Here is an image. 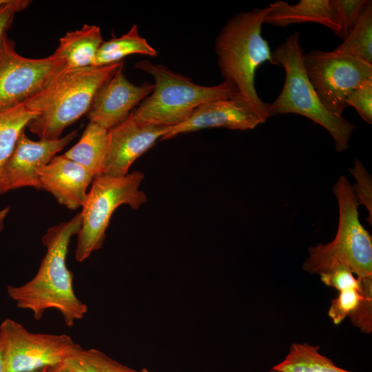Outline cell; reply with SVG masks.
I'll return each instance as SVG.
<instances>
[{"label":"cell","mask_w":372,"mask_h":372,"mask_svg":"<svg viewBox=\"0 0 372 372\" xmlns=\"http://www.w3.org/2000/svg\"><path fill=\"white\" fill-rule=\"evenodd\" d=\"M123 68V63L99 87L87 113L90 122L107 130L125 121L154 87V83L147 82L133 84Z\"/></svg>","instance_id":"7c38bea8"},{"label":"cell","mask_w":372,"mask_h":372,"mask_svg":"<svg viewBox=\"0 0 372 372\" xmlns=\"http://www.w3.org/2000/svg\"><path fill=\"white\" fill-rule=\"evenodd\" d=\"M42 189L50 192L61 205L74 210L82 207L87 189L94 177L83 167L55 156L38 172Z\"/></svg>","instance_id":"9a60e30c"},{"label":"cell","mask_w":372,"mask_h":372,"mask_svg":"<svg viewBox=\"0 0 372 372\" xmlns=\"http://www.w3.org/2000/svg\"><path fill=\"white\" fill-rule=\"evenodd\" d=\"M38 114L26 106L25 101L0 111V177L21 133Z\"/></svg>","instance_id":"44dd1931"},{"label":"cell","mask_w":372,"mask_h":372,"mask_svg":"<svg viewBox=\"0 0 372 372\" xmlns=\"http://www.w3.org/2000/svg\"><path fill=\"white\" fill-rule=\"evenodd\" d=\"M265 23L276 27L313 22L331 29L337 36L339 32L331 0H301L295 5L276 1L269 5Z\"/></svg>","instance_id":"2e32d148"},{"label":"cell","mask_w":372,"mask_h":372,"mask_svg":"<svg viewBox=\"0 0 372 372\" xmlns=\"http://www.w3.org/2000/svg\"><path fill=\"white\" fill-rule=\"evenodd\" d=\"M307 76L320 101L333 114L342 116L347 95L372 81V64L335 51L312 50L304 54Z\"/></svg>","instance_id":"ba28073f"},{"label":"cell","mask_w":372,"mask_h":372,"mask_svg":"<svg viewBox=\"0 0 372 372\" xmlns=\"http://www.w3.org/2000/svg\"><path fill=\"white\" fill-rule=\"evenodd\" d=\"M108 147V130L89 122L79 141L63 155L85 168L94 178L102 175Z\"/></svg>","instance_id":"ac0fdd59"},{"label":"cell","mask_w":372,"mask_h":372,"mask_svg":"<svg viewBox=\"0 0 372 372\" xmlns=\"http://www.w3.org/2000/svg\"><path fill=\"white\" fill-rule=\"evenodd\" d=\"M338 292V297L332 300L328 311L329 316L335 325L340 324L349 317L360 304L362 296L361 282L358 287L340 290Z\"/></svg>","instance_id":"d4e9b609"},{"label":"cell","mask_w":372,"mask_h":372,"mask_svg":"<svg viewBox=\"0 0 372 372\" xmlns=\"http://www.w3.org/2000/svg\"><path fill=\"white\" fill-rule=\"evenodd\" d=\"M103 42L99 26L84 24L81 29L68 32L61 37L52 54L63 61L65 70L93 66Z\"/></svg>","instance_id":"e0dca14e"},{"label":"cell","mask_w":372,"mask_h":372,"mask_svg":"<svg viewBox=\"0 0 372 372\" xmlns=\"http://www.w3.org/2000/svg\"><path fill=\"white\" fill-rule=\"evenodd\" d=\"M304 54L298 32L271 52V63L282 66L285 78L280 93L269 105V116L284 114L306 116L324 127L333 137L335 149L342 152L348 149L355 126L342 116L333 114L320 101L307 76Z\"/></svg>","instance_id":"5b68a950"},{"label":"cell","mask_w":372,"mask_h":372,"mask_svg":"<svg viewBox=\"0 0 372 372\" xmlns=\"http://www.w3.org/2000/svg\"><path fill=\"white\" fill-rule=\"evenodd\" d=\"M0 372H5V349L0 336Z\"/></svg>","instance_id":"4dcf8cb0"},{"label":"cell","mask_w":372,"mask_h":372,"mask_svg":"<svg viewBox=\"0 0 372 372\" xmlns=\"http://www.w3.org/2000/svg\"><path fill=\"white\" fill-rule=\"evenodd\" d=\"M145 175L134 171L121 176L101 175L92 183L80 213L81 227L77 234L75 259L81 262L103 246L112 215L126 204L136 209L147 200L139 189Z\"/></svg>","instance_id":"52a82bcc"},{"label":"cell","mask_w":372,"mask_h":372,"mask_svg":"<svg viewBox=\"0 0 372 372\" xmlns=\"http://www.w3.org/2000/svg\"><path fill=\"white\" fill-rule=\"evenodd\" d=\"M76 136L74 130L57 139L33 141L22 132L3 167L0 196L23 187L42 189L38 172Z\"/></svg>","instance_id":"8fae6325"},{"label":"cell","mask_w":372,"mask_h":372,"mask_svg":"<svg viewBox=\"0 0 372 372\" xmlns=\"http://www.w3.org/2000/svg\"><path fill=\"white\" fill-rule=\"evenodd\" d=\"M319 349L307 342L293 343L285 359L273 368L282 372H352L337 366Z\"/></svg>","instance_id":"ffe728a7"},{"label":"cell","mask_w":372,"mask_h":372,"mask_svg":"<svg viewBox=\"0 0 372 372\" xmlns=\"http://www.w3.org/2000/svg\"><path fill=\"white\" fill-rule=\"evenodd\" d=\"M63 70V61L53 54L41 59L20 55L5 33L0 42V111L26 101Z\"/></svg>","instance_id":"9c48e42d"},{"label":"cell","mask_w":372,"mask_h":372,"mask_svg":"<svg viewBox=\"0 0 372 372\" xmlns=\"http://www.w3.org/2000/svg\"><path fill=\"white\" fill-rule=\"evenodd\" d=\"M333 192L339 211L335 236L328 243L309 247L302 269L320 275L335 267L345 266L360 279H372V237L360 221V205L352 185L340 176Z\"/></svg>","instance_id":"8992f818"},{"label":"cell","mask_w":372,"mask_h":372,"mask_svg":"<svg viewBox=\"0 0 372 372\" xmlns=\"http://www.w3.org/2000/svg\"><path fill=\"white\" fill-rule=\"evenodd\" d=\"M5 372H30L61 364L76 345L67 334L33 333L5 319L0 325Z\"/></svg>","instance_id":"30bf717a"},{"label":"cell","mask_w":372,"mask_h":372,"mask_svg":"<svg viewBox=\"0 0 372 372\" xmlns=\"http://www.w3.org/2000/svg\"><path fill=\"white\" fill-rule=\"evenodd\" d=\"M369 0H331L339 32L343 41L349 36L369 3Z\"/></svg>","instance_id":"cb8c5ba5"},{"label":"cell","mask_w":372,"mask_h":372,"mask_svg":"<svg viewBox=\"0 0 372 372\" xmlns=\"http://www.w3.org/2000/svg\"><path fill=\"white\" fill-rule=\"evenodd\" d=\"M346 103L355 109L366 123H372V81L353 90L347 96Z\"/></svg>","instance_id":"83f0119b"},{"label":"cell","mask_w":372,"mask_h":372,"mask_svg":"<svg viewBox=\"0 0 372 372\" xmlns=\"http://www.w3.org/2000/svg\"><path fill=\"white\" fill-rule=\"evenodd\" d=\"M10 207H7L3 209L0 210V233L2 231L4 226V221L9 213Z\"/></svg>","instance_id":"1f68e13d"},{"label":"cell","mask_w":372,"mask_h":372,"mask_svg":"<svg viewBox=\"0 0 372 372\" xmlns=\"http://www.w3.org/2000/svg\"><path fill=\"white\" fill-rule=\"evenodd\" d=\"M352 176L355 179V183L352 185L353 192L359 203L363 205L369 212L367 221L372 224V180L371 176L364 168L361 161L355 159L354 166L349 169Z\"/></svg>","instance_id":"4316f807"},{"label":"cell","mask_w":372,"mask_h":372,"mask_svg":"<svg viewBox=\"0 0 372 372\" xmlns=\"http://www.w3.org/2000/svg\"><path fill=\"white\" fill-rule=\"evenodd\" d=\"M81 227V214L48 228L42 237L46 251L34 276L20 286L8 285V296L18 308L30 310L35 320L46 311H58L68 327L84 318L87 304L75 294L73 273L68 269L66 257L70 240Z\"/></svg>","instance_id":"6da1fadb"},{"label":"cell","mask_w":372,"mask_h":372,"mask_svg":"<svg viewBox=\"0 0 372 372\" xmlns=\"http://www.w3.org/2000/svg\"><path fill=\"white\" fill-rule=\"evenodd\" d=\"M140 372H151V371H149L148 369H145V368H143V369L140 370Z\"/></svg>","instance_id":"8d00e7d4"},{"label":"cell","mask_w":372,"mask_h":372,"mask_svg":"<svg viewBox=\"0 0 372 372\" xmlns=\"http://www.w3.org/2000/svg\"><path fill=\"white\" fill-rule=\"evenodd\" d=\"M269 6L254 8L228 19L215 42L221 76L236 85L239 94L265 121L269 104L262 101L255 87V74L262 63L271 62V51L262 36Z\"/></svg>","instance_id":"3957f363"},{"label":"cell","mask_w":372,"mask_h":372,"mask_svg":"<svg viewBox=\"0 0 372 372\" xmlns=\"http://www.w3.org/2000/svg\"><path fill=\"white\" fill-rule=\"evenodd\" d=\"M62 364L72 372H140L95 349L76 344Z\"/></svg>","instance_id":"7402d4cb"},{"label":"cell","mask_w":372,"mask_h":372,"mask_svg":"<svg viewBox=\"0 0 372 372\" xmlns=\"http://www.w3.org/2000/svg\"><path fill=\"white\" fill-rule=\"evenodd\" d=\"M123 63L63 70L25 101L39 113L27 128L41 140L61 137L63 131L87 113L99 87Z\"/></svg>","instance_id":"7a4b0ae2"},{"label":"cell","mask_w":372,"mask_h":372,"mask_svg":"<svg viewBox=\"0 0 372 372\" xmlns=\"http://www.w3.org/2000/svg\"><path fill=\"white\" fill-rule=\"evenodd\" d=\"M167 127L145 125L130 116L108 130V147L102 175L121 176L128 174L132 163L158 139Z\"/></svg>","instance_id":"5bb4252c"},{"label":"cell","mask_w":372,"mask_h":372,"mask_svg":"<svg viewBox=\"0 0 372 372\" xmlns=\"http://www.w3.org/2000/svg\"><path fill=\"white\" fill-rule=\"evenodd\" d=\"M334 51L348 54L372 64V1L366 8L349 36Z\"/></svg>","instance_id":"603a6c76"},{"label":"cell","mask_w":372,"mask_h":372,"mask_svg":"<svg viewBox=\"0 0 372 372\" xmlns=\"http://www.w3.org/2000/svg\"><path fill=\"white\" fill-rule=\"evenodd\" d=\"M51 367H45L41 369L30 371V372H49Z\"/></svg>","instance_id":"836d02e7"},{"label":"cell","mask_w":372,"mask_h":372,"mask_svg":"<svg viewBox=\"0 0 372 372\" xmlns=\"http://www.w3.org/2000/svg\"><path fill=\"white\" fill-rule=\"evenodd\" d=\"M49 372H72L65 367L62 364L50 368Z\"/></svg>","instance_id":"d6a6232c"},{"label":"cell","mask_w":372,"mask_h":372,"mask_svg":"<svg viewBox=\"0 0 372 372\" xmlns=\"http://www.w3.org/2000/svg\"><path fill=\"white\" fill-rule=\"evenodd\" d=\"M321 281L328 287L340 290L356 287L360 281L353 273L345 266H338L319 275Z\"/></svg>","instance_id":"f1b7e54d"},{"label":"cell","mask_w":372,"mask_h":372,"mask_svg":"<svg viewBox=\"0 0 372 372\" xmlns=\"http://www.w3.org/2000/svg\"><path fill=\"white\" fill-rule=\"evenodd\" d=\"M134 54L149 56L157 55V51L140 35L136 24L121 37L103 41L97 51L93 66L101 67L120 62L125 56Z\"/></svg>","instance_id":"d6986e66"},{"label":"cell","mask_w":372,"mask_h":372,"mask_svg":"<svg viewBox=\"0 0 372 372\" xmlns=\"http://www.w3.org/2000/svg\"><path fill=\"white\" fill-rule=\"evenodd\" d=\"M360 279V278H359ZM362 296L356 309L349 318L353 325L366 334L372 332V279H360Z\"/></svg>","instance_id":"484cf974"},{"label":"cell","mask_w":372,"mask_h":372,"mask_svg":"<svg viewBox=\"0 0 372 372\" xmlns=\"http://www.w3.org/2000/svg\"><path fill=\"white\" fill-rule=\"evenodd\" d=\"M266 121L240 94L231 98L217 99L199 106L182 123L167 127L161 140L170 139L205 128L224 127L230 130H253Z\"/></svg>","instance_id":"4fadbf2b"},{"label":"cell","mask_w":372,"mask_h":372,"mask_svg":"<svg viewBox=\"0 0 372 372\" xmlns=\"http://www.w3.org/2000/svg\"><path fill=\"white\" fill-rule=\"evenodd\" d=\"M30 3L29 0H10L0 7V42L3 35L10 28L16 13L25 9Z\"/></svg>","instance_id":"f546056e"},{"label":"cell","mask_w":372,"mask_h":372,"mask_svg":"<svg viewBox=\"0 0 372 372\" xmlns=\"http://www.w3.org/2000/svg\"><path fill=\"white\" fill-rule=\"evenodd\" d=\"M265 372H282L280 371H278V370H276L273 368L271 369L270 370L267 371H265Z\"/></svg>","instance_id":"d590c367"},{"label":"cell","mask_w":372,"mask_h":372,"mask_svg":"<svg viewBox=\"0 0 372 372\" xmlns=\"http://www.w3.org/2000/svg\"><path fill=\"white\" fill-rule=\"evenodd\" d=\"M135 67L154 80L153 92L131 112L134 119L142 124L174 127L186 121L205 103L239 94L235 83L229 80L205 86L148 60L136 63Z\"/></svg>","instance_id":"277c9868"},{"label":"cell","mask_w":372,"mask_h":372,"mask_svg":"<svg viewBox=\"0 0 372 372\" xmlns=\"http://www.w3.org/2000/svg\"><path fill=\"white\" fill-rule=\"evenodd\" d=\"M10 0H0V7L8 3Z\"/></svg>","instance_id":"e575fe53"}]
</instances>
